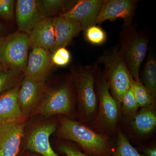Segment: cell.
I'll return each instance as SVG.
<instances>
[{"label": "cell", "instance_id": "obj_18", "mask_svg": "<svg viewBox=\"0 0 156 156\" xmlns=\"http://www.w3.org/2000/svg\"><path fill=\"white\" fill-rule=\"evenodd\" d=\"M129 119L131 127L137 134L141 136L151 134L156 127L155 105L141 108Z\"/></svg>", "mask_w": 156, "mask_h": 156}, {"label": "cell", "instance_id": "obj_8", "mask_svg": "<svg viewBox=\"0 0 156 156\" xmlns=\"http://www.w3.org/2000/svg\"><path fill=\"white\" fill-rule=\"evenodd\" d=\"M148 41L145 37L136 35L129 40L123 52H121L125 63L133 80L141 82L140 69L147 53Z\"/></svg>", "mask_w": 156, "mask_h": 156}, {"label": "cell", "instance_id": "obj_27", "mask_svg": "<svg viewBox=\"0 0 156 156\" xmlns=\"http://www.w3.org/2000/svg\"><path fill=\"white\" fill-rule=\"evenodd\" d=\"M14 12V1L0 0V16L10 20L13 18Z\"/></svg>", "mask_w": 156, "mask_h": 156}, {"label": "cell", "instance_id": "obj_1", "mask_svg": "<svg viewBox=\"0 0 156 156\" xmlns=\"http://www.w3.org/2000/svg\"><path fill=\"white\" fill-rule=\"evenodd\" d=\"M58 132L62 138L77 143L88 153L95 156H109L108 136L98 133L82 123L62 117Z\"/></svg>", "mask_w": 156, "mask_h": 156}, {"label": "cell", "instance_id": "obj_26", "mask_svg": "<svg viewBox=\"0 0 156 156\" xmlns=\"http://www.w3.org/2000/svg\"><path fill=\"white\" fill-rule=\"evenodd\" d=\"M71 58L69 51L65 48H61L52 53L51 61L52 64L58 66H64L69 63Z\"/></svg>", "mask_w": 156, "mask_h": 156}, {"label": "cell", "instance_id": "obj_10", "mask_svg": "<svg viewBox=\"0 0 156 156\" xmlns=\"http://www.w3.org/2000/svg\"><path fill=\"white\" fill-rule=\"evenodd\" d=\"M24 120L0 123V156H17L24 133Z\"/></svg>", "mask_w": 156, "mask_h": 156}, {"label": "cell", "instance_id": "obj_6", "mask_svg": "<svg viewBox=\"0 0 156 156\" xmlns=\"http://www.w3.org/2000/svg\"><path fill=\"white\" fill-rule=\"evenodd\" d=\"M71 89L67 85L46 91L37 113L49 117L56 115L69 116L73 110Z\"/></svg>", "mask_w": 156, "mask_h": 156}, {"label": "cell", "instance_id": "obj_3", "mask_svg": "<svg viewBox=\"0 0 156 156\" xmlns=\"http://www.w3.org/2000/svg\"><path fill=\"white\" fill-rule=\"evenodd\" d=\"M105 68V80L111 94L121 104L124 95L131 87L133 78L125 63L121 52L114 50L102 58Z\"/></svg>", "mask_w": 156, "mask_h": 156}, {"label": "cell", "instance_id": "obj_2", "mask_svg": "<svg viewBox=\"0 0 156 156\" xmlns=\"http://www.w3.org/2000/svg\"><path fill=\"white\" fill-rule=\"evenodd\" d=\"M98 94V109L95 118L90 123V128L99 134L112 135L117 131L120 104L112 96L105 80L99 85Z\"/></svg>", "mask_w": 156, "mask_h": 156}, {"label": "cell", "instance_id": "obj_19", "mask_svg": "<svg viewBox=\"0 0 156 156\" xmlns=\"http://www.w3.org/2000/svg\"><path fill=\"white\" fill-rule=\"evenodd\" d=\"M144 86L156 100V62L153 56L150 55L146 62L142 75Z\"/></svg>", "mask_w": 156, "mask_h": 156}, {"label": "cell", "instance_id": "obj_5", "mask_svg": "<svg viewBox=\"0 0 156 156\" xmlns=\"http://www.w3.org/2000/svg\"><path fill=\"white\" fill-rule=\"evenodd\" d=\"M73 79L77 93L80 117L82 122L90 124L98 109L94 75L90 71H81L74 73Z\"/></svg>", "mask_w": 156, "mask_h": 156}, {"label": "cell", "instance_id": "obj_13", "mask_svg": "<svg viewBox=\"0 0 156 156\" xmlns=\"http://www.w3.org/2000/svg\"><path fill=\"white\" fill-rule=\"evenodd\" d=\"M56 124L49 123L34 128L27 138V147L43 156H60L53 150L50 142V135L56 131Z\"/></svg>", "mask_w": 156, "mask_h": 156}, {"label": "cell", "instance_id": "obj_9", "mask_svg": "<svg viewBox=\"0 0 156 156\" xmlns=\"http://www.w3.org/2000/svg\"><path fill=\"white\" fill-rule=\"evenodd\" d=\"M16 21L19 31L29 34L45 18L38 0H18L15 8Z\"/></svg>", "mask_w": 156, "mask_h": 156}, {"label": "cell", "instance_id": "obj_4", "mask_svg": "<svg viewBox=\"0 0 156 156\" xmlns=\"http://www.w3.org/2000/svg\"><path fill=\"white\" fill-rule=\"evenodd\" d=\"M30 48L28 34L17 31L0 37V63L10 69L24 73Z\"/></svg>", "mask_w": 156, "mask_h": 156}, {"label": "cell", "instance_id": "obj_31", "mask_svg": "<svg viewBox=\"0 0 156 156\" xmlns=\"http://www.w3.org/2000/svg\"><path fill=\"white\" fill-rule=\"evenodd\" d=\"M4 30V27H3V26L0 23V37H1V34L2 33V32Z\"/></svg>", "mask_w": 156, "mask_h": 156}, {"label": "cell", "instance_id": "obj_7", "mask_svg": "<svg viewBox=\"0 0 156 156\" xmlns=\"http://www.w3.org/2000/svg\"><path fill=\"white\" fill-rule=\"evenodd\" d=\"M103 0L76 1L71 8L59 16L80 23L83 30L97 23L98 18L104 3Z\"/></svg>", "mask_w": 156, "mask_h": 156}, {"label": "cell", "instance_id": "obj_24", "mask_svg": "<svg viewBox=\"0 0 156 156\" xmlns=\"http://www.w3.org/2000/svg\"><path fill=\"white\" fill-rule=\"evenodd\" d=\"M84 31L86 40L92 44H102L106 41V34L99 27L92 26Z\"/></svg>", "mask_w": 156, "mask_h": 156}, {"label": "cell", "instance_id": "obj_17", "mask_svg": "<svg viewBox=\"0 0 156 156\" xmlns=\"http://www.w3.org/2000/svg\"><path fill=\"white\" fill-rule=\"evenodd\" d=\"M21 82L0 95V123L25 119L18 100Z\"/></svg>", "mask_w": 156, "mask_h": 156}, {"label": "cell", "instance_id": "obj_11", "mask_svg": "<svg viewBox=\"0 0 156 156\" xmlns=\"http://www.w3.org/2000/svg\"><path fill=\"white\" fill-rule=\"evenodd\" d=\"M46 80L24 76L18 92L20 107L24 116L28 115L41 101L46 91Z\"/></svg>", "mask_w": 156, "mask_h": 156}, {"label": "cell", "instance_id": "obj_15", "mask_svg": "<svg viewBox=\"0 0 156 156\" xmlns=\"http://www.w3.org/2000/svg\"><path fill=\"white\" fill-rule=\"evenodd\" d=\"M52 23L55 32V42L50 51L53 53L61 48H65L74 37L83 30L80 23L66 19L60 16L52 18Z\"/></svg>", "mask_w": 156, "mask_h": 156}, {"label": "cell", "instance_id": "obj_16", "mask_svg": "<svg viewBox=\"0 0 156 156\" xmlns=\"http://www.w3.org/2000/svg\"><path fill=\"white\" fill-rule=\"evenodd\" d=\"M30 47L40 48L51 51L55 42V32L52 17H48L39 23L28 34Z\"/></svg>", "mask_w": 156, "mask_h": 156}, {"label": "cell", "instance_id": "obj_22", "mask_svg": "<svg viewBox=\"0 0 156 156\" xmlns=\"http://www.w3.org/2000/svg\"><path fill=\"white\" fill-rule=\"evenodd\" d=\"M24 73L11 69L0 73V95L21 82Z\"/></svg>", "mask_w": 156, "mask_h": 156}, {"label": "cell", "instance_id": "obj_20", "mask_svg": "<svg viewBox=\"0 0 156 156\" xmlns=\"http://www.w3.org/2000/svg\"><path fill=\"white\" fill-rule=\"evenodd\" d=\"M131 88L139 107L143 108L155 105V100L141 82L132 81Z\"/></svg>", "mask_w": 156, "mask_h": 156}, {"label": "cell", "instance_id": "obj_21", "mask_svg": "<svg viewBox=\"0 0 156 156\" xmlns=\"http://www.w3.org/2000/svg\"><path fill=\"white\" fill-rule=\"evenodd\" d=\"M112 156H144L131 144L122 131H118L116 144Z\"/></svg>", "mask_w": 156, "mask_h": 156}, {"label": "cell", "instance_id": "obj_23", "mask_svg": "<svg viewBox=\"0 0 156 156\" xmlns=\"http://www.w3.org/2000/svg\"><path fill=\"white\" fill-rule=\"evenodd\" d=\"M122 112L125 116L130 119L138 112V104L131 87L123 96L121 101Z\"/></svg>", "mask_w": 156, "mask_h": 156}, {"label": "cell", "instance_id": "obj_29", "mask_svg": "<svg viewBox=\"0 0 156 156\" xmlns=\"http://www.w3.org/2000/svg\"><path fill=\"white\" fill-rule=\"evenodd\" d=\"M143 152L147 156H156L155 147L147 148L144 149Z\"/></svg>", "mask_w": 156, "mask_h": 156}, {"label": "cell", "instance_id": "obj_30", "mask_svg": "<svg viewBox=\"0 0 156 156\" xmlns=\"http://www.w3.org/2000/svg\"><path fill=\"white\" fill-rule=\"evenodd\" d=\"M9 69H9L7 66L0 63V73L5 71Z\"/></svg>", "mask_w": 156, "mask_h": 156}, {"label": "cell", "instance_id": "obj_14", "mask_svg": "<svg viewBox=\"0 0 156 156\" xmlns=\"http://www.w3.org/2000/svg\"><path fill=\"white\" fill-rule=\"evenodd\" d=\"M136 2L131 0H107L104 3L98 18L97 23L117 18L127 20L133 15Z\"/></svg>", "mask_w": 156, "mask_h": 156}, {"label": "cell", "instance_id": "obj_25", "mask_svg": "<svg viewBox=\"0 0 156 156\" xmlns=\"http://www.w3.org/2000/svg\"><path fill=\"white\" fill-rule=\"evenodd\" d=\"M73 1H63V0H43L41 1L42 9L46 17L55 12L60 11L64 9L66 6L73 3Z\"/></svg>", "mask_w": 156, "mask_h": 156}, {"label": "cell", "instance_id": "obj_28", "mask_svg": "<svg viewBox=\"0 0 156 156\" xmlns=\"http://www.w3.org/2000/svg\"><path fill=\"white\" fill-rule=\"evenodd\" d=\"M59 150L66 156H88L77 149L67 145L60 146Z\"/></svg>", "mask_w": 156, "mask_h": 156}, {"label": "cell", "instance_id": "obj_12", "mask_svg": "<svg viewBox=\"0 0 156 156\" xmlns=\"http://www.w3.org/2000/svg\"><path fill=\"white\" fill-rule=\"evenodd\" d=\"M52 53L43 48H32L28 55L24 76L37 80H46L52 65Z\"/></svg>", "mask_w": 156, "mask_h": 156}]
</instances>
